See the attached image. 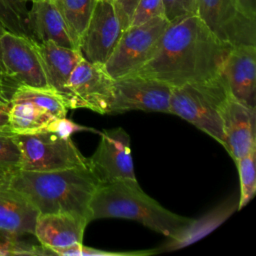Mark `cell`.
<instances>
[{
  "mask_svg": "<svg viewBox=\"0 0 256 256\" xmlns=\"http://www.w3.org/2000/svg\"><path fill=\"white\" fill-rule=\"evenodd\" d=\"M164 15L169 22L195 14L196 0H162Z\"/></svg>",
  "mask_w": 256,
  "mask_h": 256,
  "instance_id": "f1b7e54d",
  "label": "cell"
},
{
  "mask_svg": "<svg viewBox=\"0 0 256 256\" xmlns=\"http://www.w3.org/2000/svg\"><path fill=\"white\" fill-rule=\"evenodd\" d=\"M0 255H49V251L42 245H32L0 232Z\"/></svg>",
  "mask_w": 256,
  "mask_h": 256,
  "instance_id": "484cf974",
  "label": "cell"
},
{
  "mask_svg": "<svg viewBox=\"0 0 256 256\" xmlns=\"http://www.w3.org/2000/svg\"><path fill=\"white\" fill-rule=\"evenodd\" d=\"M20 151L13 133L0 132V168L13 172L19 169Z\"/></svg>",
  "mask_w": 256,
  "mask_h": 256,
  "instance_id": "d4e9b609",
  "label": "cell"
},
{
  "mask_svg": "<svg viewBox=\"0 0 256 256\" xmlns=\"http://www.w3.org/2000/svg\"><path fill=\"white\" fill-rule=\"evenodd\" d=\"M221 74L231 95L256 110V46L232 47L223 63Z\"/></svg>",
  "mask_w": 256,
  "mask_h": 256,
  "instance_id": "5bb4252c",
  "label": "cell"
},
{
  "mask_svg": "<svg viewBox=\"0 0 256 256\" xmlns=\"http://www.w3.org/2000/svg\"><path fill=\"white\" fill-rule=\"evenodd\" d=\"M157 16H165L162 0H139L134 8L129 26L142 24Z\"/></svg>",
  "mask_w": 256,
  "mask_h": 256,
  "instance_id": "4316f807",
  "label": "cell"
},
{
  "mask_svg": "<svg viewBox=\"0 0 256 256\" xmlns=\"http://www.w3.org/2000/svg\"><path fill=\"white\" fill-rule=\"evenodd\" d=\"M28 12L23 0H0V25L8 32L31 38Z\"/></svg>",
  "mask_w": 256,
  "mask_h": 256,
  "instance_id": "603a6c76",
  "label": "cell"
},
{
  "mask_svg": "<svg viewBox=\"0 0 256 256\" xmlns=\"http://www.w3.org/2000/svg\"><path fill=\"white\" fill-rule=\"evenodd\" d=\"M123 28L111 0H97L78 49L84 59L104 64L117 45Z\"/></svg>",
  "mask_w": 256,
  "mask_h": 256,
  "instance_id": "7c38bea8",
  "label": "cell"
},
{
  "mask_svg": "<svg viewBox=\"0 0 256 256\" xmlns=\"http://www.w3.org/2000/svg\"><path fill=\"white\" fill-rule=\"evenodd\" d=\"M87 218L72 213L39 214L34 236L51 255H59L77 244H81Z\"/></svg>",
  "mask_w": 256,
  "mask_h": 256,
  "instance_id": "4fadbf2b",
  "label": "cell"
},
{
  "mask_svg": "<svg viewBox=\"0 0 256 256\" xmlns=\"http://www.w3.org/2000/svg\"><path fill=\"white\" fill-rule=\"evenodd\" d=\"M88 165L100 183L137 181L130 148V137L121 127L103 130Z\"/></svg>",
  "mask_w": 256,
  "mask_h": 256,
  "instance_id": "8fae6325",
  "label": "cell"
},
{
  "mask_svg": "<svg viewBox=\"0 0 256 256\" xmlns=\"http://www.w3.org/2000/svg\"><path fill=\"white\" fill-rule=\"evenodd\" d=\"M236 209H238V203H234L231 200L222 203L201 218L193 219L175 236L169 238L170 240L161 246L160 249H157L156 252L180 249L200 240L220 226Z\"/></svg>",
  "mask_w": 256,
  "mask_h": 256,
  "instance_id": "d6986e66",
  "label": "cell"
},
{
  "mask_svg": "<svg viewBox=\"0 0 256 256\" xmlns=\"http://www.w3.org/2000/svg\"><path fill=\"white\" fill-rule=\"evenodd\" d=\"M169 23L165 16H157L125 29L104 63L108 74L117 79L138 72L155 54Z\"/></svg>",
  "mask_w": 256,
  "mask_h": 256,
  "instance_id": "8992f818",
  "label": "cell"
},
{
  "mask_svg": "<svg viewBox=\"0 0 256 256\" xmlns=\"http://www.w3.org/2000/svg\"><path fill=\"white\" fill-rule=\"evenodd\" d=\"M9 105L0 103V132H10L8 125V110Z\"/></svg>",
  "mask_w": 256,
  "mask_h": 256,
  "instance_id": "1f68e13d",
  "label": "cell"
},
{
  "mask_svg": "<svg viewBox=\"0 0 256 256\" xmlns=\"http://www.w3.org/2000/svg\"><path fill=\"white\" fill-rule=\"evenodd\" d=\"M56 116L28 101H17L10 104L8 125L13 134H35L47 132Z\"/></svg>",
  "mask_w": 256,
  "mask_h": 256,
  "instance_id": "ffe728a7",
  "label": "cell"
},
{
  "mask_svg": "<svg viewBox=\"0 0 256 256\" xmlns=\"http://www.w3.org/2000/svg\"><path fill=\"white\" fill-rule=\"evenodd\" d=\"M173 86L137 73L114 79L109 114L140 110L169 113Z\"/></svg>",
  "mask_w": 256,
  "mask_h": 256,
  "instance_id": "30bf717a",
  "label": "cell"
},
{
  "mask_svg": "<svg viewBox=\"0 0 256 256\" xmlns=\"http://www.w3.org/2000/svg\"><path fill=\"white\" fill-rule=\"evenodd\" d=\"M4 31H6V30H5V29L0 25V37H1V35L4 33Z\"/></svg>",
  "mask_w": 256,
  "mask_h": 256,
  "instance_id": "e575fe53",
  "label": "cell"
},
{
  "mask_svg": "<svg viewBox=\"0 0 256 256\" xmlns=\"http://www.w3.org/2000/svg\"><path fill=\"white\" fill-rule=\"evenodd\" d=\"M99 184L86 165L55 171L18 169L11 173L7 187L22 194L40 214L72 213L89 222L90 201Z\"/></svg>",
  "mask_w": 256,
  "mask_h": 256,
  "instance_id": "7a4b0ae2",
  "label": "cell"
},
{
  "mask_svg": "<svg viewBox=\"0 0 256 256\" xmlns=\"http://www.w3.org/2000/svg\"><path fill=\"white\" fill-rule=\"evenodd\" d=\"M256 146L248 154L235 161L240 180V198L238 200V209L247 205L256 192Z\"/></svg>",
  "mask_w": 256,
  "mask_h": 256,
  "instance_id": "cb8c5ba5",
  "label": "cell"
},
{
  "mask_svg": "<svg viewBox=\"0 0 256 256\" xmlns=\"http://www.w3.org/2000/svg\"><path fill=\"white\" fill-rule=\"evenodd\" d=\"M256 110L251 109L230 93L221 111L224 148L234 162L256 146Z\"/></svg>",
  "mask_w": 256,
  "mask_h": 256,
  "instance_id": "9a60e30c",
  "label": "cell"
},
{
  "mask_svg": "<svg viewBox=\"0 0 256 256\" xmlns=\"http://www.w3.org/2000/svg\"><path fill=\"white\" fill-rule=\"evenodd\" d=\"M195 14L221 42L256 46V17L236 0H196Z\"/></svg>",
  "mask_w": 256,
  "mask_h": 256,
  "instance_id": "ba28073f",
  "label": "cell"
},
{
  "mask_svg": "<svg viewBox=\"0 0 256 256\" xmlns=\"http://www.w3.org/2000/svg\"><path fill=\"white\" fill-rule=\"evenodd\" d=\"M24 2H26V3H28V2H31V1H34V0H23Z\"/></svg>",
  "mask_w": 256,
  "mask_h": 256,
  "instance_id": "d590c367",
  "label": "cell"
},
{
  "mask_svg": "<svg viewBox=\"0 0 256 256\" xmlns=\"http://www.w3.org/2000/svg\"><path fill=\"white\" fill-rule=\"evenodd\" d=\"M49 87L37 43L8 31L0 37V103L9 105L19 86Z\"/></svg>",
  "mask_w": 256,
  "mask_h": 256,
  "instance_id": "5b68a950",
  "label": "cell"
},
{
  "mask_svg": "<svg viewBox=\"0 0 256 256\" xmlns=\"http://www.w3.org/2000/svg\"><path fill=\"white\" fill-rule=\"evenodd\" d=\"M230 95L220 73L208 80L173 87L169 113L179 116L224 146L221 111Z\"/></svg>",
  "mask_w": 256,
  "mask_h": 256,
  "instance_id": "277c9868",
  "label": "cell"
},
{
  "mask_svg": "<svg viewBox=\"0 0 256 256\" xmlns=\"http://www.w3.org/2000/svg\"><path fill=\"white\" fill-rule=\"evenodd\" d=\"M37 47L43 62L48 86L64 97L67 81L83 56L79 49L64 47L51 41L37 43Z\"/></svg>",
  "mask_w": 256,
  "mask_h": 256,
  "instance_id": "ac0fdd59",
  "label": "cell"
},
{
  "mask_svg": "<svg viewBox=\"0 0 256 256\" xmlns=\"http://www.w3.org/2000/svg\"><path fill=\"white\" fill-rule=\"evenodd\" d=\"M28 25L31 39L36 43L51 41L64 47L78 49L69 34L55 0L31 1Z\"/></svg>",
  "mask_w": 256,
  "mask_h": 256,
  "instance_id": "2e32d148",
  "label": "cell"
},
{
  "mask_svg": "<svg viewBox=\"0 0 256 256\" xmlns=\"http://www.w3.org/2000/svg\"><path fill=\"white\" fill-rule=\"evenodd\" d=\"M87 130L95 132V130L85 127V126H82V125H79V124L73 122L72 120L67 119L65 116V117H56L53 120V122L51 123V125L49 126L47 132H52L59 136L69 138L75 132L87 131Z\"/></svg>",
  "mask_w": 256,
  "mask_h": 256,
  "instance_id": "f546056e",
  "label": "cell"
},
{
  "mask_svg": "<svg viewBox=\"0 0 256 256\" xmlns=\"http://www.w3.org/2000/svg\"><path fill=\"white\" fill-rule=\"evenodd\" d=\"M231 48L196 14L188 15L169 23L155 54L136 73L173 87L208 80L221 73Z\"/></svg>",
  "mask_w": 256,
  "mask_h": 256,
  "instance_id": "6da1fadb",
  "label": "cell"
},
{
  "mask_svg": "<svg viewBox=\"0 0 256 256\" xmlns=\"http://www.w3.org/2000/svg\"><path fill=\"white\" fill-rule=\"evenodd\" d=\"M113 82L104 64L93 63L82 57L67 81L64 99L68 109L87 108L99 114H109Z\"/></svg>",
  "mask_w": 256,
  "mask_h": 256,
  "instance_id": "9c48e42d",
  "label": "cell"
},
{
  "mask_svg": "<svg viewBox=\"0 0 256 256\" xmlns=\"http://www.w3.org/2000/svg\"><path fill=\"white\" fill-rule=\"evenodd\" d=\"M17 101L31 102L56 117H65L68 111L64 97L50 87L19 86L14 91L10 104Z\"/></svg>",
  "mask_w": 256,
  "mask_h": 256,
  "instance_id": "7402d4cb",
  "label": "cell"
},
{
  "mask_svg": "<svg viewBox=\"0 0 256 256\" xmlns=\"http://www.w3.org/2000/svg\"><path fill=\"white\" fill-rule=\"evenodd\" d=\"M238 4L251 16L256 17V0H236Z\"/></svg>",
  "mask_w": 256,
  "mask_h": 256,
  "instance_id": "d6a6232c",
  "label": "cell"
},
{
  "mask_svg": "<svg viewBox=\"0 0 256 256\" xmlns=\"http://www.w3.org/2000/svg\"><path fill=\"white\" fill-rule=\"evenodd\" d=\"M101 218L135 220L172 238L193 219L175 214L148 196L138 181L100 183L89 205V222Z\"/></svg>",
  "mask_w": 256,
  "mask_h": 256,
  "instance_id": "3957f363",
  "label": "cell"
},
{
  "mask_svg": "<svg viewBox=\"0 0 256 256\" xmlns=\"http://www.w3.org/2000/svg\"><path fill=\"white\" fill-rule=\"evenodd\" d=\"M37 208L22 194L9 188H0V232L14 238L34 235L39 216Z\"/></svg>",
  "mask_w": 256,
  "mask_h": 256,
  "instance_id": "e0dca14e",
  "label": "cell"
},
{
  "mask_svg": "<svg viewBox=\"0 0 256 256\" xmlns=\"http://www.w3.org/2000/svg\"><path fill=\"white\" fill-rule=\"evenodd\" d=\"M139 0H111L121 22L123 31L128 28L135 6Z\"/></svg>",
  "mask_w": 256,
  "mask_h": 256,
  "instance_id": "4dcf8cb0",
  "label": "cell"
},
{
  "mask_svg": "<svg viewBox=\"0 0 256 256\" xmlns=\"http://www.w3.org/2000/svg\"><path fill=\"white\" fill-rule=\"evenodd\" d=\"M157 253L156 250L147 251H132V252H111L104 251L101 249H96L92 247L84 246L82 243L77 244L71 248H68L62 253V256H140V255H150Z\"/></svg>",
  "mask_w": 256,
  "mask_h": 256,
  "instance_id": "83f0119b",
  "label": "cell"
},
{
  "mask_svg": "<svg viewBox=\"0 0 256 256\" xmlns=\"http://www.w3.org/2000/svg\"><path fill=\"white\" fill-rule=\"evenodd\" d=\"M11 173L12 172L0 168V188H5L8 186Z\"/></svg>",
  "mask_w": 256,
  "mask_h": 256,
  "instance_id": "836d02e7",
  "label": "cell"
},
{
  "mask_svg": "<svg viewBox=\"0 0 256 256\" xmlns=\"http://www.w3.org/2000/svg\"><path fill=\"white\" fill-rule=\"evenodd\" d=\"M97 0H55L69 34L78 48Z\"/></svg>",
  "mask_w": 256,
  "mask_h": 256,
  "instance_id": "44dd1931",
  "label": "cell"
},
{
  "mask_svg": "<svg viewBox=\"0 0 256 256\" xmlns=\"http://www.w3.org/2000/svg\"><path fill=\"white\" fill-rule=\"evenodd\" d=\"M13 135L20 151L21 170L55 171L88 165L70 137L52 132Z\"/></svg>",
  "mask_w": 256,
  "mask_h": 256,
  "instance_id": "52a82bcc",
  "label": "cell"
}]
</instances>
